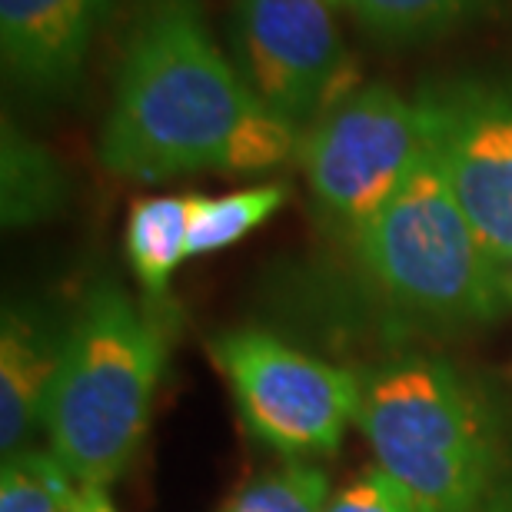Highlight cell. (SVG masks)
Listing matches in <instances>:
<instances>
[{"label":"cell","mask_w":512,"mask_h":512,"mask_svg":"<svg viewBox=\"0 0 512 512\" xmlns=\"http://www.w3.org/2000/svg\"><path fill=\"white\" fill-rule=\"evenodd\" d=\"M270 114L213 40L200 0H143L97 153L114 177L143 183L237 173L243 143Z\"/></svg>","instance_id":"6da1fadb"},{"label":"cell","mask_w":512,"mask_h":512,"mask_svg":"<svg viewBox=\"0 0 512 512\" xmlns=\"http://www.w3.org/2000/svg\"><path fill=\"white\" fill-rule=\"evenodd\" d=\"M356 426L419 512H479L509 476L493 396L446 356L399 353L360 370Z\"/></svg>","instance_id":"7a4b0ae2"},{"label":"cell","mask_w":512,"mask_h":512,"mask_svg":"<svg viewBox=\"0 0 512 512\" xmlns=\"http://www.w3.org/2000/svg\"><path fill=\"white\" fill-rule=\"evenodd\" d=\"M167 363L160 316L114 280H100L70 316L54 389L47 399V449L80 486H110L147 433Z\"/></svg>","instance_id":"3957f363"},{"label":"cell","mask_w":512,"mask_h":512,"mask_svg":"<svg viewBox=\"0 0 512 512\" xmlns=\"http://www.w3.org/2000/svg\"><path fill=\"white\" fill-rule=\"evenodd\" d=\"M363 280L409 320L433 326L489 323L512 303V280L456 200L433 147L386 207L350 240Z\"/></svg>","instance_id":"277c9868"},{"label":"cell","mask_w":512,"mask_h":512,"mask_svg":"<svg viewBox=\"0 0 512 512\" xmlns=\"http://www.w3.org/2000/svg\"><path fill=\"white\" fill-rule=\"evenodd\" d=\"M423 147L419 100L389 84H366L303 133L296 160L320 220L350 243L399 190Z\"/></svg>","instance_id":"5b68a950"},{"label":"cell","mask_w":512,"mask_h":512,"mask_svg":"<svg viewBox=\"0 0 512 512\" xmlns=\"http://www.w3.org/2000/svg\"><path fill=\"white\" fill-rule=\"evenodd\" d=\"M210 356L250 433L290 459L330 456L360 409V370L326 363L266 330L220 333Z\"/></svg>","instance_id":"8992f818"},{"label":"cell","mask_w":512,"mask_h":512,"mask_svg":"<svg viewBox=\"0 0 512 512\" xmlns=\"http://www.w3.org/2000/svg\"><path fill=\"white\" fill-rule=\"evenodd\" d=\"M233 40L253 94L300 130L356 90L330 0H237Z\"/></svg>","instance_id":"52a82bcc"},{"label":"cell","mask_w":512,"mask_h":512,"mask_svg":"<svg viewBox=\"0 0 512 512\" xmlns=\"http://www.w3.org/2000/svg\"><path fill=\"white\" fill-rule=\"evenodd\" d=\"M426 137L456 200L509 273L512 266V80L459 77L416 94Z\"/></svg>","instance_id":"ba28073f"},{"label":"cell","mask_w":512,"mask_h":512,"mask_svg":"<svg viewBox=\"0 0 512 512\" xmlns=\"http://www.w3.org/2000/svg\"><path fill=\"white\" fill-rule=\"evenodd\" d=\"M114 0H0L4 74L30 97H67Z\"/></svg>","instance_id":"9c48e42d"},{"label":"cell","mask_w":512,"mask_h":512,"mask_svg":"<svg viewBox=\"0 0 512 512\" xmlns=\"http://www.w3.org/2000/svg\"><path fill=\"white\" fill-rule=\"evenodd\" d=\"M70 320L44 306L10 303L0 323V453L14 456L44 433L47 399L64 360Z\"/></svg>","instance_id":"30bf717a"},{"label":"cell","mask_w":512,"mask_h":512,"mask_svg":"<svg viewBox=\"0 0 512 512\" xmlns=\"http://www.w3.org/2000/svg\"><path fill=\"white\" fill-rule=\"evenodd\" d=\"M190 240V197H147L137 200L127 217L124 250L140 283L143 306L157 316L170 306V283L177 266L187 260Z\"/></svg>","instance_id":"8fae6325"},{"label":"cell","mask_w":512,"mask_h":512,"mask_svg":"<svg viewBox=\"0 0 512 512\" xmlns=\"http://www.w3.org/2000/svg\"><path fill=\"white\" fill-rule=\"evenodd\" d=\"M70 180L60 160L4 117L0 133V217L7 230L37 227L67 207Z\"/></svg>","instance_id":"7c38bea8"},{"label":"cell","mask_w":512,"mask_h":512,"mask_svg":"<svg viewBox=\"0 0 512 512\" xmlns=\"http://www.w3.org/2000/svg\"><path fill=\"white\" fill-rule=\"evenodd\" d=\"M286 200H290V190L283 183H260V187L233 190L223 197L190 193V256H210L240 243L253 230H260Z\"/></svg>","instance_id":"4fadbf2b"},{"label":"cell","mask_w":512,"mask_h":512,"mask_svg":"<svg viewBox=\"0 0 512 512\" xmlns=\"http://www.w3.org/2000/svg\"><path fill=\"white\" fill-rule=\"evenodd\" d=\"M80 489L84 486L47 446H30L4 456L0 512H74Z\"/></svg>","instance_id":"5bb4252c"},{"label":"cell","mask_w":512,"mask_h":512,"mask_svg":"<svg viewBox=\"0 0 512 512\" xmlns=\"http://www.w3.org/2000/svg\"><path fill=\"white\" fill-rule=\"evenodd\" d=\"M380 40H426L479 14L489 0H336Z\"/></svg>","instance_id":"9a60e30c"},{"label":"cell","mask_w":512,"mask_h":512,"mask_svg":"<svg viewBox=\"0 0 512 512\" xmlns=\"http://www.w3.org/2000/svg\"><path fill=\"white\" fill-rule=\"evenodd\" d=\"M330 503V476L323 466L290 459L283 469L256 479L223 512H323Z\"/></svg>","instance_id":"2e32d148"},{"label":"cell","mask_w":512,"mask_h":512,"mask_svg":"<svg viewBox=\"0 0 512 512\" xmlns=\"http://www.w3.org/2000/svg\"><path fill=\"white\" fill-rule=\"evenodd\" d=\"M323 512H419L393 476L380 466H370L340 493L330 496Z\"/></svg>","instance_id":"e0dca14e"},{"label":"cell","mask_w":512,"mask_h":512,"mask_svg":"<svg viewBox=\"0 0 512 512\" xmlns=\"http://www.w3.org/2000/svg\"><path fill=\"white\" fill-rule=\"evenodd\" d=\"M74 512H117V509H114V503H110L104 486H84L80 489V499H77Z\"/></svg>","instance_id":"ac0fdd59"},{"label":"cell","mask_w":512,"mask_h":512,"mask_svg":"<svg viewBox=\"0 0 512 512\" xmlns=\"http://www.w3.org/2000/svg\"><path fill=\"white\" fill-rule=\"evenodd\" d=\"M479 512H512V469H509V476L503 479V483H499L496 493L489 496V503Z\"/></svg>","instance_id":"d6986e66"},{"label":"cell","mask_w":512,"mask_h":512,"mask_svg":"<svg viewBox=\"0 0 512 512\" xmlns=\"http://www.w3.org/2000/svg\"><path fill=\"white\" fill-rule=\"evenodd\" d=\"M509 280H512V266H509Z\"/></svg>","instance_id":"ffe728a7"},{"label":"cell","mask_w":512,"mask_h":512,"mask_svg":"<svg viewBox=\"0 0 512 512\" xmlns=\"http://www.w3.org/2000/svg\"><path fill=\"white\" fill-rule=\"evenodd\" d=\"M330 4H336V0H330Z\"/></svg>","instance_id":"44dd1931"}]
</instances>
